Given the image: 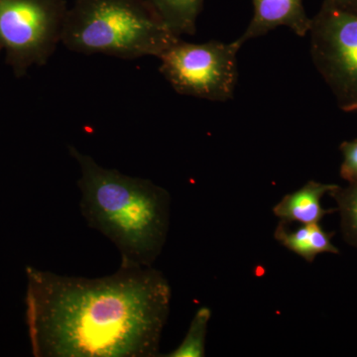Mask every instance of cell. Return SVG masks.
<instances>
[{"instance_id":"1","label":"cell","mask_w":357,"mask_h":357,"mask_svg":"<svg viewBox=\"0 0 357 357\" xmlns=\"http://www.w3.org/2000/svg\"><path fill=\"white\" fill-rule=\"evenodd\" d=\"M26 325L36 357H154L171 287L153 267L122 266L102 278L26 267Z\"/></svg>"},{"instance_id":"2","label":"cell","mask_w":357,"mask_h":357,"mask_svg":"<svg viewBox=\"0 0 357 357\" xmlns=\"http://www.w3.org/2000/svg\"><path fill=\"white\" fill-rule=\"evenodd\" d=\"M69 152L81 170L79 208L89 227L114 244L122 266H152L168 236L169 192L148 178L98 165L72 145Z\"/></svg>"},{"instance_id":"3","label":"cell","mask_w":357,"mask_h":357,"mask_svg":"<svg viewBox=\"0 0 357 357\" xmlns=\"http://www.w3.org/2000/svg\"><path fill=\"white\" fill-rule=\"evenodd\" d=\"M178 40L148 0H75L62 35L70 51L126 60L160 58Z\"/></svg>"},{"instance_id":"4","label":"cell","mask_w":357,"mask_h":357,"mask_svg":"<svg viewBox=\"0 0 357 357\" xmlns=\"http://www.w3.org/2000/svg\"><path fill=\"white\" fill-rule=\"evenodd\" d=\"M65 0H0V49L15 77L53 55L68 13Z\"/></svg>"},{"instance_id":"5","label":"cell","mask_w":357,"mask_h":357,"mask_svg":"<svg viewBox=\"0 0 357 357\" xmlns=\"http://www.w3.org/2000/svg\"><path fill=\"white\" fill-rule=\"evenodd\" d=\"M243 43L208 41L192 44L178 40L160 57V72L183 96L213 102L234 98L238 77L237 53Z\"/></svg>"},{"instance_id":"6","label":"cell","mask_w":357,"mask_h":357,"mask_svg":"<svg viewBox=\"0 0 357 357\" xmlns=\"http://www.w3.org/2000/svg\"><path fill=\"white\" fill-rule=\"evenodd\" d=\"M311 55L340 109L357 112V13L324 1L310 28Z\"/></svg>"},{"instance_id":"7","label":"cell","mask_w":357,"mask_h":357,"mask_svg":"<svg viewBox=\"0 0 357 357\" xmlns=\"http://www.w3.org/2000/svg\"><path fill=\"white\" fill-rule=\"evenodd\" d=\"M253 17L241 37L243 43L285 26L296 35L309 34L312 18L307 17L303 0H252Z\"/></svg>"},{"instance_id":"8","label":"cell","mask_w":357,"mask_h":357,"mask_svg":"<svg viewBox=\"0 0 357 357\" xmlns=\"http://www.w3.org/2000/svg\"><path fill=\"white\" fill-rule=\"evenodd\" d=\"M337 187L338 185L309 181L297 191L285 195L275 204L273 213L281 222L289 225L319 223L325 215L333 211L324 208L321 199Z\"/></svg>"},{"instance_id":"9","label":"cell","mask_w":357,"mask_h":357,"mask_svg":"<svg viewBox=\"0 0 357 357\" xmlns=\"http://www.w3.org/2000/svg\"><path fill=\"white\" fill-rule=\"evenodd\" d=\"M274 237L284 248L309 263L321 253L337 255L340 252L332 243L333 234L326 232L319 223L301 225L291 230L290 225L280 222L275 229Z\"/></svg>"},{"instance_id":"10","label":"cell","mask_w":357,"mask_h":357,"mask_svg":"<svg viewBox=\"0 0 357 357\" xmlns=\"http://www.w3.org/2000/svg\"><path fill=\"white\" fill-rule=\"evenodd\" d=\"M167 27L180 37L196 34L204 0H148Z\"/></svg>"},{"instance_id":"11","label":"cell","mask_w":357,"mask_h":357,"mask_svg":"<svg viewBox=\"0 0 357 357\" xmlns=\"http://www.w3.org/2000/svg\"><path fill=\"white\" fill-rule=\"evenodd\" d=\"M211 311L210 307H199L177 349H174L168 357H203L206 356V340Z\"/></svg>"},{"instance_id":"12","label":"cell","mask_w":357,"mask_h":357,"mask_svg":"<svg viewBox=\"0 0 357 357\" xmlns=\"http://www.w3.org/2000/svg\"><path fill=\"white\" fill-rule=\"evenodd\" d=\"M330 195L337 202L345 241L357 248V183L347 188L338 185Z\"/></svg>"},{"instance_id":"13","label":"cell","mask_w":357,"mask_h":357,"mask_svg":"<svg viewBox=\"0 0 357 357\" xmlns=\"http://www.w3.org/2000/svg\"><path fill=\"white\" fill-rule=\"evenodd\" d=\"M340 151L344 156V161L340 166V176L349 184H356L357 183V139L342 143Z\"/></svg>"},{"instance_id":"14","label":"cell","mask_w":357,"mask_h":357,"mask_svg":"<svg viewBox=\"0 0 357 357\" xmlns=\"http://www.w3.org/2000/svg\"><path fill=\"white\" fill-rule=\"evenodd\" d=\"M326 1L342 10L357 13V0H326Z\"/></svg>"}]
</instances>
